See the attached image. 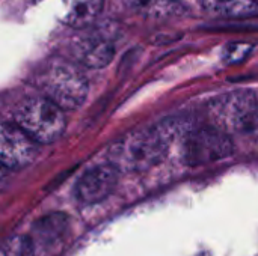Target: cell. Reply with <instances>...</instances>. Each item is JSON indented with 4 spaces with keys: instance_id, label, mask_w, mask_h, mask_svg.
<instances>
[{
    "instance_id": "cell-9",
    "label": "cell",
    "mask_w": 258,
    "mask_h": 256,
    "mask_svg": "<svg viewBox=\"0 0 258 256\" xmlns=\"http://www.w3.org/2000/svg\"><path fill=\"white\" fill-rule=\"evenodd\" d=\"M77 54L85 65L91 68H100L110 62L113 56V47L103 39H89L83 41Z\"/></svg>"
},
{
    "instance_id": "cell-7",
    "label": "cell",
    "mask_w": 258,
    "mask_h": 256,
    "mask_svg": "<svg viewBox=\"0 0 258 256\" xmlns=\"http://www.w3.org/2000/svg\"><path fill=\"white\" fill-rule=\"evenodd\" d=\"M119 170L110 163L100 164L82 175L76 186V196L83 204H95L106 199L118 184Z\"/></svg>"
},
{
    "instance_id": "cell-11",
    "label": "cell",
    "mask_w": 258,
    "mask_h": 256,
    "mask_svg": "<svg viewBox=\"0 0 258 256\" xmlns=\"http://www.w3.org/2000/svg\"><path fill=\"white\" fill-rule=\"evenodd\" d=\"M251 50V45L246 44H231L230 47H227V56L230 60H240L243 59Z\"/></svg>"
},
{
    "instance_id": "cell-3",
    "label": "cell",
    "mask_w": 258,
    "mask_h": 256,
    "mask_svg": "<svg viewBox=\"0 0 258 256\" xmlns=\"http://www.w3.org/2000/svg\"><path fill=\"white\" fill-rule=\"evenodd\" d=\"M14 122L39 145L56 142L67 128L63 110L45 97L20 103L14 112Z\"/></svg>"
},
{
    "instance_id": "cell-12",
    "label": "cell",
    "mask_w": 258,
    "mask_h": 256,
    "mask_svg": "<svg viewBox=\"0 0 258 256\" xmlns=\"http://www.w3.org/2000/svg\"><path fill=\"white\" fill-rule=\"evenodd\" d=\"M6 177H8V169L3 164H0V190L3 189V186L6 183Z\"/></svg>"
},
{
    "instance_id": "cell-5",
    "label": "cell",
    "mask_w": 258,
    "mask_h": 256,
    "mask_svg": "<svg viewBox=\"0 0 258 256\" xmlns=\"http://www.w3.org/2000/svg\"><path fill=\"white\" fill-rule=\"evenodd\" d=\"M216 127L228 131L248 133L258 130V95L252 92H233L219 97L212 106Z\"/></svg>"
},
{
    "instance_id": "cell-4",
    "label": "cell",
    "mask_w": 258,
    "mask_h": 256,
    "mask_svg": "<svg viewBox=\"0 0 258 256\" xmlns=\"http://www.w3.org/2000/svg\"><path fill=\"white\" fill-rule=\"evenodd\" d=\"M234 143L230 136L218 127H201L190 130L183 139V158L189 166H203L230 157Z\"/></svg>"
},
{
    "instance_id": "cell-6",
    "label": "cell",
    "mask_w": 258,
    "mask_h": 256,
    "mask_svg": "<svg viewBox=\"0 0 258 256\" xmlns=\"http://www.w3.org/2000/svg\"><path fill=\"white\" fill-rule=\"evenodd\" d=\"M38 145L15 122L0 124V164L6 169L30 164L38 154Z\"/></svg>"
},
{
    "instance_id": "cell-8",
    "label": "cell",
    "mask_w": 258,
    "mask_h": 256,
    "mask_svg": "<svg viewBox=\"0 0 258 256\" xmlns=\"http://www.w3.org/2000/svg\"><path fill=\"white\" fill-rule=\"evenodd\" d=\"M207 14L224 18H246L258 12V0H201Z\"/></svg>"
},
{
    "instance_id": "cell-1",
    "label": "cell",
    "mask_w": 258,
    "mask_h": 256,
    "mask_svg": "<svg viewBox=\"0 0 258 256\" xmlns=\"http://www.w3.org/2000/svg\"><path fill=\"white\" fill-rule=\"evenodd\" d=\"M178 121H163L156 127L125 134L109 149V163L119 172H142L156 166L168 152Z\"/></svg>"
},
{
    "instance_id": "cell-2",
    "label": "cell",
    "mask_w": 258,
    "mask_h": 256,
    "mask_svg": "<svg viewBox=\"0 0 258 256\" xmlns=\"http://www.w3.org/2000/svg\"><path fill=\"white\" fill-rule=\"evenodd\" d=\"M38 84L44 97L62 110L79 109L88 97V80L82 69L68 60L53 59L38 74Z\"/></svg>"
},
{
    "instance_id": "cell-10",
    "label": "cell",
    "mask_w": 258,
    "mask_h": 256,
    "mask_svg": "<svg viewBox=\"0 0 258 256\" xmlns=\"http://www.w3.org/2000/svg\"><path fill=\"white\" fill-rule=\"evenodd\" d=\"M35 247L29 237L14 235L0 243V256H33Z\"/></svg>"
}]
</instances>
